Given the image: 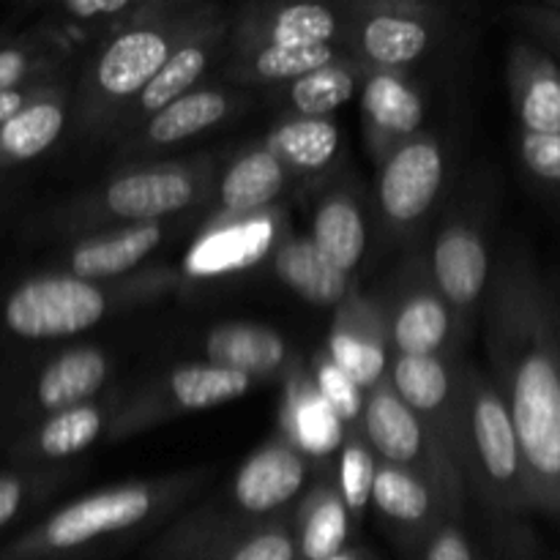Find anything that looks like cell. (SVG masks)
<instances>
[{
	"mask_svg": "<svg viewBox=\"0 0 560 560\" xmlns=\"http://www.w3.org/2000/svg\"><path fill=\"white\" fill-rule=\"evenodd\" d=\"M481 312L492 383L517 432L530 503L545 514H560L556 295L525 252L506 249L492 266Z\"/></svg>",
	"mask_w": 560,
	"mask_h": 560,
	"instance_id": "obj_1",
	"label": "cell"
},
{
	"mask_svg": "<svg viewBox=\"0 0 560 560\" xmlns=\"http://www.w3.org/2000/svg\"><path fill=\"white\" fill-rule=\"evenodd\" d=\"M211 470H180L88 492L0 547V560H91L173 517Z\"/></svg>",
	"mask_w": 560,
	"mask_h": 560,
	"instance_id": "obj_2",
	"label": "cell"
},
{
	"mask_svg": "<svg viewBox=\"0 0 560 560\" xmlns=\"http://www.w3.org/2000/svg\"><path fill=\"white\" fill-rule=\"evenodd\" d=\"M213 9L217 3L200 0H148L140 16L102 38L71 88L74 129L85 137H107L126 104L140 96Z\"/></svg>",
	"mask_w": 560,
	"mask_h": 560,
	"instance_id": "obj_3",
	"label": "cell"
},
{
	"mask_svg": "<svg viewBox=\"0 0 560 560\" xmlns=\"http://www.w3.org/2000/svg\"><path fill=\"white\" fill-rule=\"evenodd\" d=\"M213 186L217 162L206 153L178 162L137 164L60 202L44 217V224L69 241L104 230L164 222L206 202Z\"/></svg>",
	"mask_w": 560,
	"mask_h": 560,
	"instance_id": "obj_4",
	"label": "cell"
},
{
	"mask_svg": "<svg viewBox=\"0 0 560 560\" xmlns=\"http://www.w3.org/2000/svg\"><path fill=\"white\" fill-rule=\"evenodd\" d=\"M173 288L175 273L167 268L137 271L113 282H91L49 268L20 279L0 295V337L20 342L69 339Z\"/></svg>",
	"mask_w": 560,
	"mask_h": 560,
	"instance_id": "obj_5",
	"label": "cell"
},
{
	"mask_svg": "<svg viewBox=\"0 0 560 560\" xmlns=\"http://www.w3.org/2000/svg\"><path fill=\"white\" fill-rule=\"evenodd\" d=\"M463 397V441L459 468L465 485L490 509L506 514L530 512V490L523 452L506 402L492 377L470 364H459Z\"/></svg>",
	"mask_w": 560,
	"mask_h": 560,
	"instance_id": "obj_6",
	"label": "cell"
},
{
	"mask_svg": "<svg viewBox=\"0 0 560 560\" xmlns=\"http://www.w3.org/2000/svg\"><path fill=\"white\" fill-rule=\"evenodd\" d=\"M361 435L377 463L397 465L424 479L438 492L446 512L454 520L463 517L465 501H468L463 470L446 452V446L438 441L435 432L394 394L388 377L366 392Z\"/></svg>",
	"mask_w": 560,
	"mask_h": 560,
	"instance_id": "obj_7",
	"label": "cell"
},
{
	"mask_svg": "<svg viewBox=\"0 0 560 560\" xmlns=\"http://www.w3.org/2000/svg\"><path fill=\"white\" fill-rule=\"evenodd\" d=\"M339 49L364 71L408 74L432 52L446 27L441 5L416 0H359L342 5Z\"/></svg>",
	"mask_w": 560,
	"mask_h": 560,
	"instance_id": "obj_8",
	"label": "cell"
},
{
	"mask_svg": "<svg viewBox=\"0 0 560 560\" xmlns=\"http://www.w3.org/2000/svg\"><path fill=\"white\" fill-rule=\"evenodd\" d=\"M145 560H299V550L290 514L238 520L202 503L156 536Z\"/></svg>",
	"mask_w": 560,
	"mask_h": 560,
	"instance_id": "obj_9",
	"label": "cell"
},
{
	"mask_svg": "<svg viewBox=\"0 0 560 560\" xmlns=\"http://www.w3.org/2000/svg\"><path fill=\"white\" fill-rule=\"evenodd\" d=\"M490 195H476L448 213L430 252L432 282L457 317L459 331L468 334L481 315L492 279L490 249Z\"/></svg>",
	"mask_w": 560,
	"mask_h": 560,
	"instance_id": "obj_10",
	"label": "cell"
},
{
	"mask_svg": "<svg viewBox=\"0 0 560 560\" xmlns=\"http://www.w3.org/2000/svg\"><path fill=\"white\" fill-rule=\"evenodd\" d=\"M252 383L255 381H249L246 375L222 370L208 361L178 364L159 377L145 381L135 392H124L118 413L109 427V438L126 441V438L153 430L164 421L235 402L249 394Z\"/></svg>",
	"mask_w": 560,
	"mask_h": 560,
	"instance_id": "obj_11",
	"label": "cell"
},
{
	"mask_svg": "<svg viewBox=\"0 0 560 560\" xmlns=\"http://www.w3.org/2000/svg\"><path fill=\"white\" fill-rule=\"evenodd\" d=\"M113 377V359L96 345H77L44 361L16 388L5 392L0 405V427L14 438L47 416L102 397Z\"/></svg>",
	"mask_w": 560,
	"mask_h": 560,
	"instance_id": "obj_12",
	"label": "cell"
},
{
	"mask_svg": "<svg viewBox=\"0 0 560 560\" xmlns=\"http://www.w3.org/2000/svg\"><path fill=\"white\" fill-rule=\"evenodd\" d=\"M392 355H443L454 359V345L465 337L452 306L432 282L427 260L413 257L399 268L392 288L383 295Z\"/></svg>",
	"mask_w": 560,
	"mask_h": 560,
	"instance_id": "obj_13",
	"label": "cell"
},
{
	"mask_svg": "<svg viewBox=\"0 0 560 560\" xmlns=\"http://www.w3.org/2000/svg\"><path fill=\"white\" fill-rule=\"evenodd\" d=\"M312 463L290 446L282 435L262 443L235 470L233 481L211 503L217 512L238 520H273L290 514L295 498L304 492Z\"/></svg>",
	"mask_w": 560,
	"mask_h": 560,
	"instance_id": "obj_14",
	"label": "cell"
},
{
	"mask_svg": "<svg viewBox=\"0 0 560 560\" xmlns=\"http://www.w3.org/2000/svg\"><path fill=\"white\" fill-rule=\"evenodd\" d=\"M230 44V16L224 14L222 5L211 11L184 42L175 47V52L170 55L167 63L159 69V74L148 82L140 91V96L135 102L126 104L124 113L118 115V120L109 129V140H120V137L131 135L135 129H140L151 115L162 113L167 104H173L175 98L186 96L195 88H200L202 77L213 69L219 58L228 52Z\"/></svg>",
	"mask_w": 560,
	"mask_h": 560,
	"instance_id": "obj_15",
	"label": "cell"
},
{
	"mask_svg": "<svg viewBox=\"0 0 560 560\" xmlns=\"http://www.w3.org/2000/svg\"><path fill=\"white\" fill-rule=\"evenodd\" d=\"M377 206L383 224L394 233H413L435 208L446 178L443 148L430 131L399 145L377 162Z\"/></svg>",
	"mask_w": 560,
	"mask_h": 560,
	"instance_id": "obj_16",
	"label": "cell"
},
{
	"mask_svg": "<svg viewBox=\"0 0 560 560\" xmlns=\"http://www.w3.org/2000/svg\"><path fill=\"white\" fill-rule=\"evenodd\" d=\"M342 9L326 3H246L230 20L228 52L262 47H339Z\"/></svg>",
	"mask_w": 560,
	"mask_h": 560,
	"instance_id": "obj_17",
	"label": "cell"
},
{
	"mask_svg": "<svg viewBox=\"0 0 560 560\" xmlns=\"http://www.w3.org/2000/svg\"><path fill=\"white\" fill-rule=\"evenodd\" d=\"M124 392H113L63 413L47 416L5 443V457L14 468H55L85 454L93 443L109 438Z\"/></svg>",
	"mask_w": 560,
	"mask_h": 560,
	"instance_id": "obj_18",
	"label": "cell"
},
{
	"mask_svg": "<svg viewBox=\"0 0 560 560\" xmlns=\"http://www.w3.org/2000/svg\"><path fill=\"white\" fill-rule=\"evenodd\" d=\"M388 383L394 394L435 432L438 441L459 465V441H463L459 364L443 355H394L388 366Z\"/></svg>",
	"mask_w": 560,
	"mask_h": 560,
	"instance_id": "obj_19",
	"label": "cell"
},
{
	"mask_svg": "<svg viewBox=\"0 0 560 560\" xmlns=\"http://www.w3.org/2000/svg\"><path fill=\"white\" fill-rule=\"evenodd\" d=\"M249 102V93L238 88L200 85L186 96L175 98L162 113L151 115L140 129L115 140V153L118 159H140L148 153L167 151L202 131L228 124L230 118L244 113Z\"/></svg>",
	"mask_w": 560,
	"mask_h": 560,
	"instance_id": "obj_20",
	"label": "cell"
},
{
	"mask_svg": "<svg viewBox=\"0 0 560 560\" xmlns=\"http://www.w3.org/2000/svg\"><path fill=\"white\" fill-rule=\"evenodd\" d=\"M326 353L361 392L386 381L394 355L381 301L355 288L334 310Z\"/></svg>",
	"mask_w": 560,
	"mask_h": 560,
	"instance_id": "obj_21",
	"label": "cell"
},
{
	"mask_svg": "<svg viewBox=\"0 0 560 560\" xmlns=\"http://www.w3.org/2000/svg\"><path fill=\"white\" fill-rule=\"evenodd\" d=\"M424 113V98L408 74L366 71L361 80V124L375 162L419 137Z\"/></svg>",
	"mask_w": 560,
	"mask_h": 560,
	"instance_id": "obj_22",
	"label": "cell"
},
{
	"mask_svg": "<svg viewBox=\"0 0 560 560\" xmlns=\"http://www.w3.org/2000/svg\"><path fill=\"white\" fill-rule=\"evenodd\" d=\"M164 238H167L164 222L80 235L69 238L71 244L66 246L52 271L91 279V282H113L140 271L142 262L164 244Z\"/></svg>",
	"mask_w": 560,
	"mask_h": 560,
	"instance_id": "obj_23",
	"label": "cell"
},
{
	"mask_svg": "<svg viewBox=\"0 0 560 560\" xmlns=\"http://www.w3.org/2000/svg\"><path fill=\"white\" fill-rule=\"evenodd\" d=\"M509 98L520 135H560V66L530 38H514L506 58Z\"/></svg>",
	"mask_w": 560,
	"mask_h": 560,
	"instance_id": "obj_24",
	"label": "cell"
},
{
	"mask_svg": "<svg viewBox=\"0 0 560 560\" xmlns=\"http://www.w3.org/2000/svg\"><path fill=\"white\" fill-rule=\"evenodd\" d=\"M370 506L386 528L410 547H419L421 539L443 520H454L424 479L388 463H377Z\"/></svg>",
	"mask_w": 560,
	"mask_h": 560,
	"instance_id": "obj_25",
	"label": "cell"
},
{
	"mask_svg": "<svg viewBox=\"0 0 560 560\" xmlns=\"http://www.w3.org/2000/svg\"><path fill=\"white\" fill-rule=\"evenodd\" d=\"M202 353L208 364L238 372L249 381L282 375L293 366L288 339L266 323L230 320L211 326L202 337Z\"/></svg>",
	"mask_w": 560,
	"mask_h": 560,
	"instance_id": "obj_26",
	"label": "cell"
},
{
	"mask_svg": "<svg viewBox=\"0 0 560 560\" xmlns=\"http://www.w3.org/2000/svg\"><path fill=\"white\" fill-rule=\"evenodd\" d=\"M290 184V173L279 164V159L266 145H249L241 151L222 178L213 186L217 208L222 217L249 219L262 213L268 206L284 195Z\"/></svg>",
	"mask_w": 560,
	"mask_h": 560,
	"instance_id": "obj_27",
	"label": "cell"
},
{
	"mask_svg": "<svg viewBox=\"0 0 560 560\" xmlns=\"http://www.w3.org/2000/svg\"><path fill=\"white\" fill-rule=\"evenodd\" d=\"M279 427H282L284 441L299 448L310 463L342 448L345 435H348L342 421L317 394L310 372L299 370V366H290L288 372Z\"/></svg>",
	"mask_w": 560,
	"mask_h": 560,
	"instance_id": "obj_28",
	"label": "cell"
},
{
	"mask_svg": "<svg viewBox=\"0 0 560 560\" xmlns=\"http://www.w3.org/2000/svg\"><path fill=\"white\" fill-rule=\"evenodd\" d=\"M271 268L284 288L320 310H337L355 290L353 277L334 268L315 249L310 235H284L273 249Z\"/></svg>",
	"mask_w": 560,
	"mask_h": 560,
	"instance_id": "obj_29",
	"label": "cell"
},
{
	"mask_svg": "<svg viewBox=\"0 0 560 560\" xmlns=\"http://www.w3.org/2000/svg\"><path fill=\"white\" fill-rule=\"evenodd\" d=\"M310 241L334 268L353 277L366 255L370 233L361 197L350 186H337L317 200Z\"/></svg>",
	"mask_w": 560,
	"mask_h": 560,
	"instance_id": "obj_30",
	"label": "cell"
},
{
	"mask_svg": "<svg viewBox=\"0 0 560 560\" xmlns=\"http://www.w3.org/2000/svg\"><path fill=\"white\" fill-rule=\"evenodd\" d=\"M71 115V82H60L49 96L38 98L31 107L0 126V175L16 164L44 156L63 137Z\"/></svg>",
	"mask_w": 560,
	"mask_h": 560,
	"instance_id": "obj_31",
	"label": "cell"
},
{
	"mask_svg": "<svg viewBox=\"0 0 560 560\" xmlns=\"http://www.w3.org/2000/svg\"><path fill=\"white\" fill-rule=\"evenodd\" d=\"M290 178H315L337 159L342 137L331 118H284L262 140Z\"/></svg>",
	"mask_w": 560,
	"mask_h": 560,
	"instance_id": "obj_32",
	"label": "cell"
},
{
	"mask_svg": "<svg viewBox=\"0 0 560 560\" xmlns=\"http://www.w3.org/2000/svg\"><path fill=\"white\" fill-rule=\"evenodd\" d=\"M299 560H326L345 550L353 530V517L345 509L337 487L317 485L290 512Z\"/></svg>",
	"mask_w": 560,
	"mask_h": 560,
	"instance_id": "obj_33",
	"label": "cell"
},
{
	"mask_svg": "<svg viewBox=\"0 0 560 560\" xmlns=\"http://www.w3.org/2000/svg\"><path fill=\"white\" fill-rule=\"evenodd\" d=\"M348 55L339 47H262L230 52L228 77L244 88H282L299 77L339 63Z\"/></svg>",
	"mask_w": 560,
	"mask_h": 560,
	"instance_id": "obj_34",
	"label": "cell"
},
{
	"mask_svg": "<svg viewBox=\"0 0 560 560\" xmlns=\"http://www.w3.org/2000/svg\"><path fill=\"white\" fill-rule=\"evenodd\" d=\"M71 44L38 22L31 31L0 44V93L33 85L44 80H63Z\"/></svg>",
	"mask_w": 560,
	"mask_h": 560,
	"instance_id": "obj_35",
	"label": "cell"
},
{
	"mask_svg": "<svg viewBox=\"0 0 560 560\" xmlns=\"http://www.w3.org/2000/svg\"><path fill=\"white\" fill-rule=\"evenodd\" d=\"M366 71L353 58L317 69L279 88L288 107V118H331L342 104L353 98Z\"/></svg>",
	"mask_w": 560,
	"mask_h": 560,
	"instance_id": "obj_36",
	"label": "cell"
},
{
	"mask_svg": "<svg viewBox=\"0 0 560 560\" xmlns=\"http://www.w3.org/2000/svg\"><path fill=\"white\" fill-rule=\"evenodd\" d=\"M71 479L63 465L55 468H9L0 470V530L31 509L42 506L52 492Z\"/></svg>",
	"mask_w": 560,
	"mask_h": 560,
	"instance_id": "obj_37",
	"label": "cell"
},
{
	"mask_svg": "<svg viewBox=\"0 0 560 560\" xmlns=\"http://www.w3.org/2000/svg\"><path fill=\"white\" fill-rule=\"evenodd\" d=\"M377 457L366 446L361 432H348L342 448H339L337 465V492L342 498L350 517H361L370 509L372 481H375Z\"/></svg>",
	"mask_w": 560,
	"mask_h": 560,
	"instance_id": "obj_38",
	"label": "cell"
},
{
	"mask_svg": "<svg viewBox=\"0 0 560 560\" xmlns=\"http://www.w3.org/2000/svg\"><path fill=\"white\" fill-rule=\"evenodd\" d=\"M312 383H315L317 394L323 397V402L331 408V413L342 421L345 432H361L364 424V408H366V392H361L331 359L328 353L315 355V364L310 372Z\"/></svg>",
	"mask_w": 560,
	"mask_h": 560,
	"instance_id": "obj_39",
	"label": "cell"
},
{
	"mask_svg": "<svg viewBox=\"0 0 560 560\" xmlns=\"http://www.w3.org/2000/svg\"><path fill=\"white\" fill-rule=\"evenodd\" d=\"M506 16L534 44H539L552 58H560V9L552 3L509 5Z\"/></svg>",
	"mask_w": 560,
	"mask_h": 560,
	"instance_id": "obj_40",
	"label": "cell"
},
{
	"mask_svg": "<svg viewBox=\"0 0 560 560\" xmlns=\"http://www.w3.org/2000/svg\"><path fill=\"white\" fill-rule=\"evenodd\" d=\"M416 550H419V560H479V552L459 520H443L421 539Z\"/></svg>",
	"mask_w": 560,
	"mask_h": 560,
	"instance_id": "obj_41",
	"label": "cell"
},
{
	"mask_svg": "<svg viewBox=\"0 0 560 560\" xmlns=\"http://www.w3.org/2000/svg\"><path fill=\"white\" fill-rule=\"evenodd\" d=\"M60 82L66 80H44V82H33V85H25V88H16V91H5L0 93V126L9 124L14 115H20L22 109L31 107L33 102H38V98L49 96V93L55 91V88L60 85Z\"/></svg>",
	"mask_w": 560,
	"mask_h": 560,
	"instance_id": "obj_42",
	"label": "cell"
},
{
	"mask_svg": "<svg viewBox=\"0 0 560 560\" xmlns=\"http://www.w3.org/2000/svg\"><path fill=\"white\" fill-rule=\"evenodd\" d=\"M326 560H372V558L366 556V552L353 550V547H345V550H339L337 556H331V558H326Z\"/></svg>",
	"mask_w": 560,
	"mask_h": 560,
	"instance_id": "obj_43",
	"label": "cell"
},
{
	"mask_svg": "<svg viewBox=\"0 0 560 560\" xmlns=\"http://www.w3.org/2000/svg\"><path fill=\"white\" fill-rule=\"evenodd\" d=\"M556 328H558V375H560V304L556 301Z\"/></svg>",
	"mask_w": 560,
	"mask_h": 560,
	"instance_id": "obj_44",
	"label": "cell"
},
{
	"mask_svg": "<svg viewBox=\"0 0 560 560\" xmlns=\"http://www.w3.org/2000/svg\"><path fill=\"white\" fill-rule=\"evenodd\" d=\"M11 36H14V33H11V22H5V25L0 27V44H3L5 38H11Z\"/></svg>",
	"mask_w": 560,
	"mask_h": 560,
	"instance_id": "obj_45",
	"label": "cell"
},
{
	"mask_svg": "<svg viewBox=\"0 0 560 560\" xmlns=\"http://www.w3.org/2000/svg\"><path fill=\"white\" fill-rule=\"evenodd\" d=\"M547 3H552V5H556V9H560V0H547Z\"/></svg>",
	"mask_w": 560,
	"mask_h": 560,
	"instance_id": "obj_46",
	"label": "cell"
}]
</instances>
